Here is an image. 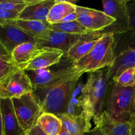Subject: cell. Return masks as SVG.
Here are the masks:
<instances>
[{
	"instance_id": "20",
	"label": "cell",
	"mask_w": 135,
	"mask_h": 135,
	"mask_svg": "<svg viewBox=\"0 0 135 135\" xmlns=\"http://www.w3.org/2000/svg\"><path fill=\"white\" fill-rule=\"evenodd\" d=\"M98 124L101 125L105 135H131L129 121H117L105 110L96 125Z\"/></svg>"
},
{
	"instance_id": "35",
	"label": "cell",
	"mask_w": 135,
	"mask_h": 135,
	"mask_svg": "<svg viewBox=\"0 0 135 135\" xmlns=\"http://www.w3.org/2000/svg\"><path fill=\"white\" fill-rule=\"evenodd\" d=\"M130 115L131 117L135 115V90H134V94H133V99H132L131 106V109H130Z\"/></svg>"
},
{
	"instance_id": "11",
	"label": "cell",
	"mask_w": 135,
	"mask_h": 135,
	"mask_svg": "<svg viewBox=\"0 0 135 135\" xmlns=\"http://www.w3.org/2000/svg\"><path fill=\"white\" fill-rule=\"evenodd\" d=\"M28 42L36 43V40L18 28L13 21L0 25V43L10 54L18 46Z\"/></svg>"
},
{
	"instance_id": "33",
	"label": "cell",
	"mask_w": 135,
	"mask_h": 135,
	"mask_svg": "<svg viewBox=\"0 0 135 135\" xmlns=\"http://www.w3.org/2000/svg\"><path fill=\"white\" fill-rule=\"evenodd\" d=\"M0 57H11L10 53L5 48V47L1 43H0Z\"/></svg>"
},
{
	"instance_id": "16",
	"label": "cell",
	"mask_w": 135,
	"mask_h": 135,
	"mask_svg": "<svg viewBox=\"0 0 135 135\" xmlns=\"http://www.w3.org/2000/svg\"><path fill=\"white\" fill-rule=\"evenodd\" d=\"M101 36L100 32L91 33L75 44L64 57L68 58L73 63H76L93 49Z\"/></svg>"
},
{
	"instance_id": "24",
	"label": "cell",
	"mask_w": 135,
	"mask_h": 135,
	"mask_svg": "<svg viewBox=\"0 0 135 135\" xmlns=\"http://www.w3.org/2000/svg\"><path fill=\"white\" fill-rule=\"evenodd\" d=\"M51 29L54 31L70 34H88L92 33V32L87 30L77 21L51 25Z\"/></svg>"
},
{
	"instance_id": "27",
	"label": "cell",
	"mask_w": 135,
	"mask_h": 135,
	"mask_svg": "<svg viewBox=\"0 0 135 135\" xmlns=\"http://www.w3.org/2000/svg\"><path fill=\"white\" fill-rule=\"evenodd\" d=\"M29 1L26 0H3L0 3V10L21 13Z\"/></svg>"
},
{
	"instance_id": "10",
	"label": "cell",
	"mask_w": 135,
	"mask_h": 135,
	"mask_svg": "<svg viewBox=\"0 0 135 135\" xmlns=\"http://www.w3.org/2000/svg\"><path fill=\"white\" fill-rule=\"evenodd\" d=\"M90 34H70L51 30L48 36H46L44 39L36 41V43L39 48L51 47V48L58 49L63 51L65 55L69 50L75 44L77 43L80 40L88 36Z\"/></svg>"
},
{
	"instance_id": "22",
	"label": "cell",
	"mask_w": 135,
	"mask_h": 135,
	"mask_svg": "<svg viewBox=\"0 0 135 135\" xmlns=\"http://www.w3.org/2000/svg\"><path fill=\"white\" fill-rule=\"evenodd\" d=\"M37 125L47 135H57L63 125L57 116L51 113H43L39 117Z\"/></svg>"
},
{
	"instance_id": "38",
	"label": "cell",
	"mask_w": 135,
	"mask_h": 135,
	"mask_svg": "<svg viewBox=\"0 0 135 135\" xmlns=\"http://www.w3.org/2000/svg\"><path fill=\"white\" fill-rule=\"evenodd\" d=\"M68 135H75V134H69Z\"/></svg>"
},
{
	"instance_id": "28",
	"label": "cell",
	"mask_w": 135,
	"mask_h": 135,
	"mask_svg": "<svg viewBox=\"0 0 135 135\" xmlns=\"http://www.w3.org/2000/svg\"><path fill=\"white\" fill-rule=\"evenodd\" d=\"M127 8L129 16V31L135 34V0H128Z\"/></svg>"
},
{
	"instance_id": "37",
	"label": "cell",
	"mask_w": 135,
	"mask_h": 135,
	"mask_svg": "<svg viewBox=\"0 0 135 135\" xmlns=\"http://www.w3.org/2000/svg\"><path fill=\"white\" fill-rule=\"evenodd\" d=\"M68 134H68V133L67 132V131H66L65 129V128L63 127L61 129V130L60 133H59L57 135H68Z\"/></svg>"
},
{
	"instance_id": "34",
	"label": "cell",
	"mask_w": 135,
	"mask_h": 135,
	"mask_svg": "<svg viewBox=\"0 0 135 135\" xmlns=\"http://www.w3.org/2000/svg\"><path fill=\"white\" fill-rule=\"evenodd\" d=\"M129 123L131 125V135H135V115L131 117Z\"/></svg>"
},
{
	"instance_id": "8",
	"label": "cell",
	"mask_w": 135,
	"mask_h": 135,
	"mask_svg": "<svg viewBox=\"0 0 135 135\" xmlns=\"http://www.w3.org/2000/svg\"><path fill=\"white\" fill-rule=\"evenodd\" d=\"M33 86L26 71L18 69L0 83V98L13 99L33 92Z\"/></svg>"
},
{
	"instance_id": "14",
	"label": "cell",
	"mask_w": 135,
	"mask_h": 135,
	"mask_svg": "<svg viewBox=\"0 0 135 135\" xmlns=\"http://www.w3.org/2000/svg\"><path fill=\"white\" fill-rule=\"evenodd\" d=\"M55 0H31L20 13L18 19L47 22V16Z\"/></svg>"
},
{
	"instance_id": "25",
	"label": "cell",
	"mask_w": 135,
	"mask_h": 135,
	"mask_svg": "<svg viewBox=\"0 0 135 135\" xmlns=\"http://www.w3.org/2000/svg\"><path fill=\"white\" fill-rule=\"evenodd\" d=\"M113 82L121 86H135V67L124 71L119 76L113 79Z\"/></svg>"
},
{
	"instance_id": "18",
	"label": "cell",
	"mask_w": 135,
	"mask_h": 135,
	"mask_svg": "<svg viewBox=\"0 0 135 135\" xmlns=\"http://www.w3.org/2000/svg\"><path fill=\"white\" fill-rule=\"evenodd\" d=\"M61 120L63 127L68 134L75 135H84L91 130L92 124L89 123L83 115L74 116L68 113L57 115Z\"/></svg>"
},
{
	"instance_id": "21",
	"label": "cell",
	"mask_w": 135,
	"mask_h": 135,
	"mask_svg": "<svg viewBox=\"0 0 135 135\" xmlns=\"http://www.w3.org/2000/svg\"><path fill=\"white\" fill-rule=\"evenodd\" d=\"M77 1L55 0V3L51 8L47 16V22L50 25L60 22L69 15L76 11Z\"/></svg>"
},
{
	"instance_id": "17",
	"label": "cell",
	"mask_w": 135,
	"mask_h": 135,
	"mask_svg": "<svg viewBox=\"0 0 135 135\" xmlns=\"http://www.w3.org/2000/svg\"><path fill=\"white\" fill-rule=\"evenodd\" d=\"M39 50L40 48L35 42H25L15 47L11 56L17 67L24 70L35 57Z\"/></svg>"
},
{
	"instance_id": "2",
	"label": "cell",
	"mask_w": 135,
	"mask_h": 135,
	"mask_svg": "<svg viewBox=\"0 0 135 135\" xmlns=\"http://www.w3.org/2000/svg\"><path fill=\"white\" fill-rule=\"evenodd\" d=\"M83 75L79 73L50 88L34 90L33 94L43 113H51L56 115L67 113L71 95Z\"/></svg>"
},
{
	"instance_id": "7",
	"label": "cell",
	"mask_w": 135,
	"mask_h": 135,
	"mask_svg": "<svg viewBox=\"0 0 135 135\" xmlns=\"http://www.w3.org/2000/svg\"><path fill=\"white\" fill-rule=\"evenodd\" d=\"M128 0H103V11L115 19V22L101 32L102 34L113 33L114 36L129 31Z\"/></svg>"
},
{
	"instance_id": "29",
	"label": "cell",
	"mask_w": 135,
	"mask_h": 135,
	"mask_svg": "<svg viewBox=\"0 0 135 135\" xmlns=\"http://www.w3.org/2000/svg\"><path fill=\"white\" fill-rule=\"evenodd\" d=\"M19 15L20 13H17V12H9L0 10V19L8 21H15L18 18Z\"/></svg>"
},
{
	"instance_id": "15",
	"label": "cell",
	"mask_w": 135,
	"mask_h": 135,
	"mask_svg": "<svg viewBox=\"0 0 135 135\" xmlns=\"http://www.w3.org/2000/svg\"><path fill=\"white\" fill-rule=\"evenodd\" d=\"M135 67V48L127 49L115 55L112 65L108 67V76L112 81L122 73Z\"/></svg>"
},
{
	"instance_id": "32",
	"label": "cell",
	"mask_w": 135,
	"mask_h": 135,
	"mask_svg": "<svg viewBox=\"0 0 135 135\" xmlns=\"http://www.w3.org/2000/svg\"><path fill=\"white\" fill-rule=\"evenodd\" d=\"M76 21V13H71V14L69 15L68 16L63 18L60 22H71V21Z\"/></svg>"
},
{
	"instance_id": "3",
	"label": "cell",
	"mask_w": 135,
	"mask_h": 135,
	"mask_svg": "<svg viewBox=\"0 0 135 135\" xmlns=\"http://www.w3.org/2000/svg\"><path fill=\"white\" fill-rule=\"evenodd\" d=\"M115 40L113 33L103 34L92 50L82 59L73 63L82 73H91L109 67L115 55Z\"/></svg>"
},
{
	"instance_id": "1",
	"label": "cell",
	"mask_w": 135,
	"mask_h": 135,
	"mask_svg": "<svg viewBox=\"0 0 135 135\" xmlns=\"http://www.w3.org/2000/svg\"><path fill=\"white\" fill-rule=\"evenodd\" d=\"M112 83L108 68L89 73L83 90V115L89 123L93 120L96 125L100 120Z\"/></svg>"
},
{
	"instance_id": "39",
	"label": "cell",
	"mask_w": 135,
	"mask_h": 135,
	"mask_svg": "<svg viewBox=\"0 0 135 135\" xmlns=\"http://www.w3.org/2000/svg\"><path fill=\"white\" fill-rule=\"evenodd\" d=\"M24 135H27V134H24Z\"/></svg>"
},
{
	"instance_id": "4",
	"label": "cell",
	"mask_w": 135,
	"mask_h": 135,
	"mask_svg": "<svg viewBox=\"0 0 135 135\" xmlns=\"http://www.w3.org/2000/svg\"><path fill=\"white\" fill-rule=\"evenodd\" d=\"M26 73L30 78L34 90L50 88L82 73L75 69L73 63L66 57H63L58 64L51 67L26 71Z\"/></svg>"
},
{
	"instance_id": "30",
	"label": "cell",
	"mask_w": 135,
	"mask_h": 135,
	"mask_svg": "<svg viewBox=\"0 0 135 135\" xmlns=\"http://www.w3.org/2000/svg\"><path fill=\"white\" fill-rule=\"evenodd\" d=\"M84 135H105L103 131V129L102 128L100 125H95V127L91 129L86 133H85Z\"/></svg>"
},
{
	"instance_id": "5",
	"label": "cell",
	"mask_w": 135,
	"mask_h": 135,
	"mask_svg": "<svg viewBox=\"0 0 135 135\" xmlns=\"http://www.w3.org/2000/svg\"><path fill=\"white\" fill-rule=\"evenodd\" d=\"M134 87H123L113 83L108 91L105 111L114 119L119 121H129Z\"/></svg>"
},
{
	"instance_id": "31",
	"label": "cell",
	"mask_w": 135,
	"mask_h": 135,
	"mask_svg": "<svg viewBox=\"0 0 135 135\" xmlns=\"http://www.w3.org/2000/svg\"><path fill=\"white\" fill-rule=\"evenodd\" d=\"M27 135H47L38 125L34 126L32 129H30L27 133Z\"/></svg>"
},
{
	"instance_id": "36",
	"label": "cell",
	"mask_w": 135,
	"mask_h": 135,
	"mask_svg": "<svg viewBox=\"0 0 135 135\" xmlns=\"http://www.w3.org/2000/svg\"><path fill=\"white\" fill-rule=\"evenodd\" d=\"M0 135H3V126H2V117H1V107H0Z\"/></svg>"
},
{
	"instance_id": "13",
	"label": "cell",
	"mask_w": 135,
	"mask_h": 135,
	"mask_svg": "<svg viewBox=\"0 0 135 135\" xmlns=\"http://www.w3.org/2000/svg\"><path fill=\"white\" fill-rule=\"evenodd\" d=\"M64 55L63 51L58 49L51 47L40 48L38 54L24 70L25 71H34L49 68L58 64Z\"/></svg>"
},
{
	"instance_id": "23",
	"label": "cell",
	"mask_w": 135,
	"mask_h": 135,
	"mask_svg": "<svg viewBox=\"0 0 135 135\" xmlns=\"http://www.w3.org/2000/svg\"><path fill=\"white\" fill-rule=\"evenodd\" d=\"M84 84L79 80L77 85L75 87L69 102L67 113L74 116L83 115V90Z\"/></svg>"
},
{
	"instance_id": "26",
	"label": "cell",
	"mask_w": 135,
	"mask_h": 135,
	"mask_svg": "<svg viewBox=\"0 0 135 135\" xmlns=\"http://www.w3.org/2000/svg\"><path fill=\"white\" fill-rule=\"evenodd\" d=\"M18 69L19 68L15 64L11 57H0V83Z\"/></svg>"
},
{
	"instance_id": "9",
	"label": "cell",
	"mask_w": 135,
	"mask_h": 135,
	"mask_svg": "<svg viewBox=\"0 0 135 135\" xmlns=\"http://www.w3.org/2000/svg\"><path fill=\"white\" fill-rule=\"evenodd\" d=\"M75 13L76 21L92 32L101 34L103 30L115 22V19L107 15L104 11L92 8L76 5Z\"/></svg>"
},
{
	"instance_id": "12",
	"label": "cell",
	"mask_w": 135,
	"mask_h": 135,
	"mask_svg": "<svg viewBox=\"0 0 135 135\" xmlns=\"http://www.w3.org/2000/svg\"><path fill=\"white\" fill-rule=\"evenodd\" d=\"M3 135H24L25 132L21 127L11 99L0 98Z\"/></svg>"
},
{
	"instance_id": "19",
	"label": "cell",
	"mask_w": 135,
	"mask_h": 135,
	"mask_svg": "<svg viewBox=\"0 0 135 135\" xmlns=\"http://www.w3.org/2000/svg\"><path fill=\"white\" fill-rule=\"evenodd\" d=\"M13 22L25 32L34 38L36 42L44 39L51 30V25L47 22L17 19L13 21Z\"/></svg>"
},
{
	"instance_id": "6",
	"label": "cell",
	"mask_w": 135,
	"mask_h": 135,
	"mask_svg": "<svg viewBox=\"0 0 135 135\" xmlns=\"http://www.w3.org/2000/svg\"><path fill=\"white\" fill-rule=\"evenodd\" d=\"M11 100L18 122L26 134L37 125L38 119L43 113L42 108L33 92Z\"/></svg>"
}]
</instances>
